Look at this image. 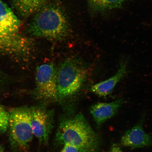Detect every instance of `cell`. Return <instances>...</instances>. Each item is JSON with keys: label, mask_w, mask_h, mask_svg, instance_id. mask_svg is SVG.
<instances>
[{"label": "cell", "mask_w": 152, "mask_h": 152, "mask_svg": "<svg viewBox=\"0 0 152 152\" xmlns=\"http://www.w3.org/2000/svg\"><path fill=\"white\" fill-rule=\"evenodd\" d=\"M33 16L26 28L32 37L57 41L66 39L71 33L69 19L59 1L47 3Z\"/></svg>", "instance_id": "cell-1"}, {"label": "cell", "mask_w": 152, "mask_h": 152, "mask_svg": "<svg viewBox=\"0 0 152 152\" xmlns=\"http://www.w3.org/2000/svg\"><path fill=\"white\" fill-rule=\"evenodd\" d=\"M20 28L18 17L0 0V55L23 59L31 56L34 41L21 33Z\"/></svg>", "instance_id": "cell-2"}, {"label": "cell", "mask_w": 152, "mask_h": 152, "mask_svg": "<svg viewBox=\"0 0 152 152\" xmlns=\"http://www.w3.org/2000/svg\"><path fill=\"white\" fill-rule=\"evenodd\" d=\"M55 142L57 145L75 146L79 152H98L99 137L81 113L69 114L61 119Z\"/></svg>", "instance_id": "cell-3"}, {"label": "cell", "mask_w": 152, "mask_h": 152, "mask_svg": "<svg viewBox=\"0 0 152 152\" xmlns=\"http://www.w3.org/2000/svg\"><path fill=\"white\" fill-rule=\"evenodd\" d=\"M87 75V68L79 59L71 58L64 60L57 71L58 99H65L78 92Z\"/></svg>", "instance_id": "cell-4"}, {"label": "cell", "mask_w": 152, "mask_h": 152, "mask_svg": "<svg viewBox=\"0 0 152 152\" xmlns=\"http://www.w3.org/2000/svg\"><path fill=\"white\" fill-rule=\"evenodd\" d=\"M8 128L11 143L15 147L25 148L33 140L30 107L13 108L9 112Z\"/></svg>", "instance_id": "cell-5"}, {"label": "cell", "mask_w": 152, "mask_h": 152, "mask_svg": "<svg viewBox=\"0 0 152 152\" xmlns=\"http://www.w3.org/2000/svg\"><path fill=\"white\" fill-rule=\"evenodd\" d=\"M57 73L52 63L43 64L37 67L35 93L38 99L51 102L58 100Z\"/></svg>", "instance_id": "cell-6"}, {"label": "cell", "mask_w": 152, "mask_h": 152, "mask_svg": "<svg viewBox=\"0 0 152 152\" xmlns=\"http://www.w3.org/2000/svg\"><path fill=\"white\" fill-rule=\"evenodd\" d=\"M30 109L34 135L40 144L47 145L54 127V113L42 105L32 106Z\"/></svg>", "instance_id": "cell-7"}, {"label": "cell", "mask_w": 152, "mask_h": 152, "mask_svg": "<svg viewBox=\"0 0 152 152\" xmlns=\"http://www.w3.org/2000/svg\"><path fill=\"white\" fill-rule=\"evenodd\" d=\"M144 115L132 128L127 130L121 138V145L135 149L152 146V135L146 133L143 128Z\"/></svg>", "instance_id": "cell-8"}, {"label": "cell", "mask_w": 152, "mask_h": 152, "mask_svg": "<svg viewBox=\"0 0 152 152\" xmlns=\"http://www.w3.org/2000/svg\"><path fill=\"white\" fill-rule=\"evenodd\" d=\"M122 98H119L110 102H99L90 108V112L97 126L99 127L115 115L124 104Z\"/></svg>", "instance_id": "cell-9"}, {"label": "cell", "mask_w": 152, "mask_h": 152, "mask_svg": "<svg viewBox=\"0 0 152 152\" xmlns=\"http://www.w3.org/2000/svg\"><path fill=\"white\" fill-rule=\"evenodd\" d=\"M127 62L121 60L117 73L106 80L93 85L91 87V92L100 97H104L111 94L115 86L126 75Z\"/></svg>", "instance_id": "cell-10"}, {"label": "cell", "mask_w": 152, "mask_h": 152, "mask_svg": "<svg viewBox=\"0 0 152 152\" xmlns=\"http://www.w3.org/2000/svg\"><path fill=\"white\" fill-rule=\"evenodd\" d=\"M48 0H11L13 8L21 18L26 19L35 14Z\"/></svg>", "instance_id": "cell-11"}, {"label": "cell", "mask_w": 152, "mask_h": 152, "mask_svg": "<svg viewBox=\"0 0 152 152\" xmlns=\"http://www.w3.org/2000/svg\"><path fill=\"white\" fill-rule=\"evenodd\" d=\"M127 0H87L90 8L95 12H102L120 8Z\"/></svg>", "instance_id": "cell-12"}, {"label": "cell", "mask_w": 152, "mask_h": 152, "mask_svg": "<svg viewBox=\"0 0 152 152\" xmlns=\"http://www.w3.org/2000/svg\"><path fill=\"white\" fill-rule=\"evenodd\" d=\"M9 118V112L0 104V134L4 133L8 129Z\"/></svg>", "instance_id": "cell-13"}, {"label": "cell", "mask_w": 152, "mask_h": 152, "mask_svg": "<svg viewBox=\"0 0 152 152\" xmlns=\"http://www.w3.org/2000/svg\"><path fill=\"white\" fill-rule=\"evenodd\" d=\"M60 152H79V150L75 146L69 144H65L64 145Z\"/></svg>", "instance_id": "cell-14"}, {"label": "cell", "mask_w": 152, "mask_h": 152, "mask_svg": "<svg viewBox=\"0 0 152 152\" xmlns=\"http://www.w3.org/2000/svg\"><path fill=\"white\" fill-rule=\"evenodd\" d=\"M109 152H124L120 147L116 144H112Z\"/></svg>", "instance_id": "cell-15"}, {"label": "cell", "mask_w": 152, "mask_h": 152, "mask_svg": "<svg viewBox=\"0 0 152 152\" xmlns=\"http://www.w3.org/2000/svg\"><path fill=\"white\" fill-rule=\"evenodd\" d=\"M0 152H5L2 146L0 145Z\"/></svg>", "instance_id": "cell-16"}]
</instances>
